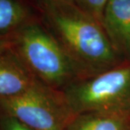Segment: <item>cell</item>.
<instances>
[{"mask_svg":"<svg viewBox=\"0 0 130 130\" xmlns=\"http://www.w3.org/2000/svg\"><path fill=\"white\" fill-rule=\"evenodd\" d=\"M102 27L115 50L130 54V0H108Z\"/></svg>","mask_w":130,"mask_h":130,"instance_id":"obj_6","label":"cell"},{"mask_svg":"<svg viewBox=\"0 0 130 130\" xmlns=\"http://www.w3.org/2000/svg\"><path fill=\"white\" fill-rule=\"evenodd\" d=\"M69 112L64 99L41 82L24 93L0 100V116L13 118L32 130H66Z\"/></svg>","mask_w":130,"mask_h":130,"instance_id":"obj_4","label":"cell"},{"mask_svg":"<svg viewBox=\"0 0 130 130\" xmlns=\"http://www.w3.org/2000/svg\"><path fill=\"white\" fill-rule=\"evenodd\" d=\"M108 0H75L77 7L98 20L102 26L105 7Z\"/></svg>","mask_w":130,"mask_h":130,"instance_id":"obj_9","label":"cell"},{"mask_svg":"<svg viewBox=\"0 0 130 130\" xmlns=\"http://www.w3.org/2000/svg\"><path fill=\"white\" fill-rule=\"evenodd\" d=\"M66 130H128L121 112L84 113L70 121Z\"/></svg>","mask_w":130,"mask_h":130,"instance_id":"obj_8","label":"cell"},{"mask_svg":"<svg viewBox=\"0 0 130 130\" xmlns=\"http://www.w3.org/2000/svg\"><path fill=\"white\" fill-rule=\"evenodd\" d=\"M0 130H32L19 121L4 116H0Z\"/></svg>","mask_w":130,"mask_h":130,"instance_id":"obj_10","label":"cell"},{"mask_svg":"<svg viewBox=\"0 0 130 130\" xmlns=\"http://www.w3.org/2000/svg\"><path fill=\"white\" fill-rule=\"evenodd\" d=\"M10 45H11V42L9 38L0 37V51L8 48V47H9Z\"/></svg>","mask_w":130,"mask_h":130,"instance_id":"obj_11","label":"cell"},{"mask_svg":"<svg viewBox=\"0 0 130 130\" xmlns=\"http://www.w3.org/2000/svg\"><path fill=\"white\" fill-rule=\"evenodd\" d=\"M44 1L54 3V4H76L75 0H44Z\"/></svg>","mask_w":130,"mask_h":130,"instance_id":"obj_12","label":"cell"},{"mask_svg":"<svg viewBox=\"0 0 130 130\" xmlns=\"http://www.w3.org/2000/svg\"><path fill=\"white\" fill-rule=\"evenodd\" d=\"M39 82L11 45L0 51V100L24 93Z\"/></svg>","mask_w":130,"mask_h":130,"instance_id":"obj_5","label":"cell"},{"mask_svg":"<svg viewBox=\"0 0 130 130\" xmlns=\"http://www.w3.org/2000/svg\"><path fill=\"white\" fill-rule=\"evenodd\" d=\"M39 9L69 55L93 65L115 59L114 47L103 27L76 4L37 0Z\"/></svg>","mask_w":130,"mask_h":130,"instance_id":"obj_1","label":"cell"},{"mask_svg":"<svg viewBox=\"0 0 130 130\" xmlns=\"http://www.w3.org/2000/svg\"><path fill=\"white\" fill-rule=\"evenodd\" d=\"M70 112H121L130 102V65L99 75L67 90L64 96Z\"/></svg>","mask_w":130,"mask_h":130,"instance_id":"obj_3","label":"cell"},{"mask_svg":"<svg viewBox=\"0 0 130 130\" xmlns=\"http://www.w3.org/2000/svg\"><path fill=\"white\" fill-rule=\"evenodd\" d=\"M32 20L33 10L26 0H0V37L9 38Z\"/></svg>","mask_w":130,"mask_h":130,"instance_id":"obj_7","label":"cell"},{"mask_svg":"<svg viewBox=\"0 0 130 130\" xmlns=\"http://www.w3.org/2000/svg\"><path fill=\"white\" fill-rule=\"evenodd\" d=\"M9 39L11 48L42 83L50 87H58L71 76L70 55L56 36L35 19Z\"/></svg>","mask_w":130,"mask_h":130,"instance_id":"obj_2","label":"cell"}]
</instances>
